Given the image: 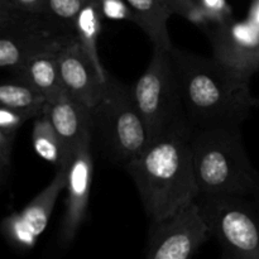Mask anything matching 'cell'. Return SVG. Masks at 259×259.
Wrapping results in <instances>:
<instances>
[{
  "instance_id": "obj_1",
  "label": "cell",
  "mask_w": 259,
  "mask_h": 259,
  "mask_svg": "<svg viewBox=\"0 0 259 259\" xmlns=\"http://www.w3.org/2000/svg\"><path fill=\"white\" fill-rule=\"evenodd\" d=\"M191 129L240 126L254 108L249 78L214 58L169 50Z\"/></svg>"
},
{
  "instance_id": "obj_2",
  "label": "cell",
  "mask_w": 259,
  "mask_h": 259,
  "mask_svg": "<svg viewBox=\"0 0 259 259\" xmlns=\"http://www.w3.org/2000/svg\"><path fill=\"white\" fill-rule=\"evenodd\" d=\"M191 132L190 126L169 132L124 167L152 223L175 217L199 197L190 148Z\"/></svg>"
},
{
  "instance_id": "obj_3",
  "label": "cell",
  "mask_w": 259,
  "mask_h": 259,
  "mask_svg": "<svg viewBox=\"0 0 259 259\" xmlns=\"http://www.w3.org/2000/svg\"><path fill=\"white\" fill-rule=\"evenodd\" d=\"M190 148L199 196H254L259 191V175L245 151L240 126L194 129Z\"/></svg>"
},
{
  "instance_id": "obj_4",
  "label": "cell",
  "mask_w": 259,
  "mask_h": 259,
  "mask_svg": "<svg viewBox=\"0 0 259 259\" xmlns=\"http://www.w3.org/2000/svg\"><path fill=\"white\" fill-rule=\"evenodd\" d=\"M93 143L114 163L125 167L148 147L149 138L133 86L106 76L103 98L91 109Z\"/></svg>"
},
{
  "instance_id": "obj_5",
  "label": "cell",
  "mask_w": 259,
  "mask_h": 259,
  "mask_svg": "<svg viewBox=\"0 0 259 259\" xmlns=\"http://www.w3.org/2000/svg\"><path fill=\"white\" fill-rule=\"evenodd\" d=\"M133 94L149 143L169 132L190 126L169 51L153 48L148 67L133 85Z\"/></svg>"
},
{
  "instance_id": "obj_6",
  "label": "cell",
  "mask_w": 259,
  "mask_h": 259,
  "mask_svg": "<svg viewBox=\"0 0 259 259\" xmlns=\"http://www.w3.org/2000/svg\"><path fill=\"white\" fill-rule=\"evenodd\" d=\"M75 40V32L53 22L45 13L0 8V67L12 76L32 57L60 53Z\"/></svg>"
},
{
  "instance_id": "obj_7",
  "label": "cell",
  "mask_w": 259,
  "mask_h": 259,
  "mask_svg": "<svg viewBox=\"0 0 259 259\" xmlns=\"http://www.w3.org/2000/svg\"><path fill=\"white\" fill-rule=\"evenodd\" d=\"M202 218L224 252L235 259H259V211L249 196L205 195L196 200Z\"/></svg>"
},
{
  "instance_id": "obj_8",
  "label": "cell",
  "mask_w": 259,
  "mask_h": 259,
  "mask_svg": "<svg viewBox=\"0 0 259 259\" xmlns=\"http://www.w3.org/2000/svg\"><path fill=\"white\" fill-rule=\"evenodd\" d=\"M210 237L197 202L163 222L152 223L146 259H191Z\"/></svg>"
},
{
  "instance_id": "obj_9",
  "label": "cell",
  "mask_w": 259,
  "mask_h": 259,
  "mask_svg": "<svg viewBox=\"0 0 259 259\" xmlns=\"http://www.w3.org/2000/svg\"><path fill=\"white\" fill-rule=\"evenodd\" d=\"M212 58L229 70L249 78L259 72V28L234 18L207 30Z\"/></svg>"
},
{
  "instance_id": "obj_10",
  "label": "cell",
  "mask_w": 259,
  "mask_h": 259,
  "mask_svg": "<svg viewBox=\"0 0 259 259\" xmlns=\"http://www.w3.org/2000/svg\"><path fill=\"white\" fill-rule=\"evenodd\" d=\"M67 169L68 167L58 168L50 185L33 197L22 211L13 212L3 220L2 232L10 244L19 249H29L35 244L47 227L58 196L66 189Z\"/></svg>"
},
{
  "instance_id": "obj_11",
  "label": "cell",
  "mask_w": 259,
  "mask_h": 259,
  "mask_svg": "<svg viewBox=\"0 0 259 259\" xmlns=\"http://www.w3.org/2000/svg\"><path fill=\"white\" fill-rule=\"evenodd\" d=\"M93 174V136H89L80 144L67 169L65 214L60 228V243L65 247L73 242L86 219Z\"/></svg>"
},
{
  "instance_id": "obj_12",
  "label": "cell",
  "mask_w": 259,
  "mask_h": 259,
  "mask_svg": "<svg viewBox=\"0 0 259 259\" xmlns=\"http://www.w3.org/2000/svg\"><path fill=\"white\" fill-rule=\"evenodd\" d=\"M58 66L70 96L93 109L106 89V75H101L77 42H72L58 53Z\"/></svg>"
},
{
  "instance_id": "obj_13",
  "label": "cell",
  "mask_w": 259,
  "mask_h": 259,
  "mask_svg": "<svg viewBox=\"0 0 259 259\" xmlns=\"http://www.w3.org/2000/svg\"><path fill=\"white\" fill-rule=\"evenodd\" d=\"M47 115L50 116L56 132L65 148L66 166H70L73 156L86 137L93 136L91 109L81 104L72 96L51 104Z\"/></svg>"
},
{
  "instance_id": "obj_14",
  "label": "cell",
  "mask_w": 259,
  "mask_h": 259,
  "mask_svg": "<svg viewBox=\"0 0 259 259\" xmlns=\"http://www.w3.org/2000/svg\"><path fill=\"white\" fill-rule=\"evenodd\" d=\"M13 77L42 93L50 105L70 96L61 76L58 53H45L32 57Z\"/></svg>"
},
{
  "instance_id": "obj_15",
  "label": "cell",
  "mask_w": 259,
  "mask_h": 259,
  "mask_svg": "<svg viewBox=\"0 0 259 259\" xmlns=\"http://www.w3.org/2000/svg\"><path fill=\"white\" fill-rule=\"evenodd\" d=\"M138 25L153 45V48L169 51L172 46L167 22L174 15L162 0H126Z\"/></svg>"
},
{
  "instance_id": "obj_16",
  "label": "cell",
  "mask_w": 259,
  "mask_h": 259,
  "mask_svg": "<svg viewBox=\"0 0 259 259\" xmlns=\"http://www.w3.org/2000/svg\"><path fill=\"white\" fill-rule=\"evenodd\" d=\"M0 106L20 114L25 120H35L47 114L50 103L42 93L14 78L0 85Z\"/></svg>"
},
{
  "instance_id": "obj_17",
  "label": "cell",
  "mask_w": 259,
  "mask_h": 259,
  "mask_svg": "<svg viewBox=\"0 0 259 259\" xmlns=\"http://www.w3.org/2000/svg\"><path fill=\"white\" fill-rule=\"evenodd\" d=\"M104 15L98 0H88L76 19V39L101 75H106L98 53V39L103 32Z\"/></svg>"
},
{
  "instance_id": "obj_18",
  "label": "cell",
  "mask_w": 259,
  "mask_h": 259,
  "mask_svg": "<svg viewBox=\"0 0 259 259\" xmlns=\"http://www.w3.org/2000/svg\"><path fill=\"white\" fill-rule=\"evenodd\" d=\"M32 143L35 153L40 158L55 164L57 169L61 167H67L62 141L47 114L34 120Z\"/></svg>"
},
{
  "instance_id": "obj_19",
  "label": "cell",
  "mask_w": 259,
  "mask_h": 259,
  "mask_svg": "<svg viewBox=\"0 0 259 259\" xmlns=\"http://www.w3.org/2000/svg\"><path fill=\"white\" fill-rule=\"evenodd\" d=\"M20 114L0 106V182L4 184L12 168V153L18 131L25 123Z\"/></svg>"
},
{
  "instance_id": "obj_20",
  "label": "cell",
  "mask_w": 259,
  "mask_h": 259,
  "mask_svg": "<svg viewBox=\"0 0 259 259\" xmlns=\"http://www.w3.org/2000/svg\"><path fill=\"white\" fill-rule=\"evenodd\" d=\"M88 0H46L45 13L48 18L75 32L76 19Z\"/></svg>"
},
{
  "instance_id": "obj_21",
  "label": "cell",
  "mask_w": 259,
  "mask_h": 259,
  "mask_svg": "<svg viewBox=\"0 0 259 259\" xmlns=\"http://www.w3.org/2000/svg\"><path fill=\"white\" fill-rule=\"evenodd\" d=\"M197 4L206 13L211 25L222 24L233 19V9L227 0H197Z\"/></svg>"
},
{
  "instance_id": "obj_22",
  "label": "cell",
  "mask_w": 259,
  "mask_h": 259,
  "mask_svg": "<svg viewBox=\"0 0 259 259\" xmlns=\"http://www.w3.org/2000/svg\"><path fill=\"white\" fill-rule=\"evenodd\" d=\"M104 18L134 23V15L126 0H98Z\"/></svg>"
},
{
  "instance_id": "obj_23",
  "label": "cell",
  "mask_w": 259,
  "mask_h": 259,
  "mask_svg": "<svg viewBox=\"0 0 259 259\" xmlns=\"http://www.w3.org/2000/svg\"><path fill=\"white\" fill-rule=\"evenodd\" d=\"M46 0H0V8L28 13H43Z\"/></svg>"
},
{
  "instance_id": "obj_24",
  "label": "cell",
  "mask_w": 259,
  "mask_h": 259,
  "mask_svg": "<svg viewBox=\"0 0 259 259\" xmlns=\"http://www.w3.org/2000/svg\"><path fill=\"white\" fill-rule=\"evenodd\" d=\"M174 14L181 15L186 19L190 10L197 4V0H162Z\"/></svg>"
},
{
  "instance_id": "obj_25",
  "label": "cell",
  "mask_w": 259,
  "mask_h": 259,
  "mask_svg": "<svg viewBox=\"0 0 259 259\" xmlns=\"http://www.w3.org/2000/svg\"><path fill=\"white\" fill-rule=\"evenodd\" d=\"M248 20L255 27L259 28V0H253L252 5H250L249 13H248Z\"/></svg>"
},
{
  "instance_id": "obj_26",
  "label": "cell",
  "mask_w": 259,
  "mask_h": 259,
  "mask_svg": "<svg viewBox=\"0 0 259 259\" xmlns=\"http://www.w3.org/2000/svg\"><path fill=\"white\" fill-rule=\"evenodd\" d=\"M220 259H235V258L233 257L232 254H229V253H228V252H224V250H223L222 258H220Z\"/></svg>"
},
{
  "instance_id": "obj_27",
  "label": "cell",
  "mask_w": 259,
  "mask_h": 259,
  "mask_svg": "<svg viewBox=\"0 0 259 259\" xmlns=\"http://www.w3.org/2000/svg\"><path fill=\"white\" fill-rule=\"evenodd\" d=\"M254 199H255V205H257V207H258V211H259V191L257 192V194L254 195Z\"/></svg>"
},
{
  "instance_id": "obj_28",
  "label": "cell",
  "mask_w": 259,
  "mask_h": 259,
  "mask_svg": "<svg viewBox=\"0 0 259 259\" xmlns=\"http://www.w3.org/2000/svg\"><path fill=\"white\" fill-rule=\"evenodd\" d=\"M254 108H259V98H254Z\"/></svg>"
}]
</instances>
